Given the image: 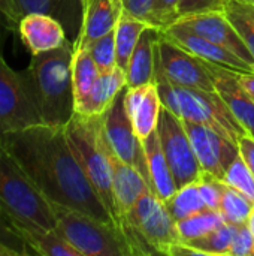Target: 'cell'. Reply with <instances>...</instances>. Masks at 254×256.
<instances>
[{
	"label": "cell",
	"mask_w": 254,
	"mask_h": 256,
	"mask_svg": "<svg viewBox=\"0 0 254 256\" xmlns=\"http://www.w3.org/2000/svg\"><path fill=\"white\" fill-rule=\"evenodd\" d=\"M0 146L21 165L51 204L117 225L70 148L64 128L34 124L6 134Z\"/></svg>",
	"instance_id": "cell-1"
},
{
	"label": "cell",
	"mask_w": 254,
	"mask_h": 256,
	"mask_svg": "<svg viewBox=\"0 0 254 256\" xmlns=\"http://www.w3.org/2000/svg\"><path fill=\"white\" fill-rule=\"evenodd\" d=\"M72 57L73 42L67 40L55 50L31 56L22 70L43 124L64 128L75 114Z\"/></svg>",
	"instance_id": "cell-2"
},
{
	"label": "cell",
	"mask_w": 254,
	"mask_h": 256,
	"mask_svg": "<svg viewBox=\"0 0 254 256\" xmlns=\"http://www.w3.org/2000/svg\"><path fill=\"white\" fill-rule=\"evenodd\" d=\"M67 141L73 150L79 165L82 166L93 189L120 226L112 194V150L103 134L102 116L87 117L73 114L64 126Z\"/></svg>",
	"instance_id": "cell-3"
},
{
	"label": "cell",
	"mask_w": 254,
	"mask_h": 256,
	"mask_svg": "<svg viewBox=\"0 0 254 256\" xmlns=\"http://www.w3.org/2000/svg\"><path fill=\"white\" fill-rule=\"evenodd\" d=\"M133 256L169 255L180 243L177 222L165 202L153 192L144 194L133 208L120 219Z\"/></svg>",
	"instance_id": "cell-4"
},
{
	"label": "cell",
	"mask_w": 254,
	"mask_h": 256,
	"mask_svg": "<svg viewBox=\"0 0 254 256\" xmlns=\"http://www.w3.org/2000/svg\"><path fill=\"white\" fill-rule=\"evenodd\" d=\"M156 82L163 106L181 120L208 126L237 146L238 140L247 134L217 92L187 88L162 78H157Z\"/></svg>",
	"instance_id": "cell-5"
},
{
	"label": "cell",
	"mask_w": 254,
	"mask_h": 256,
	"mask_svg": "<svg viewBox=\"0 0 254 256\" xmlns=\"http://www.w3.org/2000/svg\"><path fill=\"white\" fill-rule=\"evenodd\" d=\"M0 206L13 222L55 230L52 204L40 194L21 165L0 146Z\"/></svg>",
	"instance_id": "cell-6"
},
{
	"label": "cell",
	"mask_w": 254,
	"mask_h": 256,
	"mask_svg": "<svg viewBox=\"0 0 254 256\" xmlns=\"http://www.w3.org/2000/svg\"><path fill=\"white\" fill-rule=\"evenodd\" d=\"M52 208L57 231L81 256H133L120 226L102 222L75 208L55 204Z\"/></svg>",
	"instance_id": "cell-7"
},
{
	"label": "cell",
	"mask_w": 254,
	"mask_h": 256,
	"mask_svg": "<svg viewBox=\"0 0 254 256\" xmlns=\"http://www.w3.org/2000/svg\"><path fill=\"white\" fill-rule=\"evenodd\" d=\"M40 123L22 72L13 70L0 52V140L9 132Z\"/></svg>",
	"instance_id": "cell-8"
},
{
	"label": "cell",
	"mask_w": 254,
	"mask_h": 256,
	"mask_svg": "<svg viewBox=\"0 0 254 256\" xmlns=\"http://www.w3.org/2000/svg\"><path fill=\"white\" fill-rule=\"evenodd\" d=\"M157 78L187 88L216 92L208 63L162 36L160 30L157 39Z\"/></svg>",
	"instance_id": "cell-9"
},
{
	"label": "cell",
	"mask_w": 254,
	"mask_h": 256,
	"mask_svg": "<svg viewBox=\"0 0 254 256\" xmlns=\"http://www.w3.org/2000/svg\"><path fill=\"white\" fill-rule=\"evenodd\" d=\"M157 132L172 170L177 189L196 182L202 174V168L198 162L183 120L166 106H162Z\"/></svg>",
	"instance_id": "cell-10"
},
{
	"label": "cell",
	"mask_w": 254,
	"mask_h": 256,
	"mask_svg": "<svg viewBox=\"0 0 254 256\" xmlns=\"http://www.w3.org/2000/svg\"><path fill=\"white\" fill-rule=\"evenodd\" d=\"M124 92L117 96L108 111L102 116L105 138L114 152V154L123 162L135 166L150 182L147 158L144 152V142L138 138L132 122L124 108ZM151 184V182H150Z\"/></svg>",
	"instance_id": "cell-11"
},
{
	"label": "cell",
	"mask_w": 254,
	"mask_h": 256,
	"mask_svg": "<svg viewBox=\"0 0 254 256\" xmlns=\"http://www.w3.org/2000/svg\"><path fill=\"white\" fill-rule=\"evenodd\" d=\"M183 124L202 171L223 180L231 164L240 156L238 146L208 126L187 120H183Z\"/></svg>",
	"instance_id": "cell-12"
},
{
	"label": "cell",
	"mask_w": 254,
	"mask_h": 256,
	"mask_svg": "<svg viewBox=\"0 0 254 256\" xmlns=\"http://www.w3.org/2000/svg\"><path fill=\"white\" fill-rule=\"evenodd\" d=\"M160 34L207 63L222 66L235 72H254V66L247 63L235 52L226 50L225 46L216 42H211L210 39H205L193 33L192 30L180 24H172L160 30Z\"/></svg>",
	"instance_id": "cell-13"
},
{
	"label": "cell",
	"mask_w": 254,
	"mask_h": 256,
	"mask_svg": "<svg viewBox=\"0 0 254 256\" xmlns=\"http://www.w3.org/2000/svg\"><path fill=\"white\" fill-rule=\"evenodd\" d=\"M193 33L210 39L211 42H216L226 50L235 52L241 58H244L247 63L254 66L253 56L250 54L246 42L234 27V24L229 21L225 12H208V14H199V15H190L180 18L177 22Z\"/></svg>",
	"instance_id": "cell-14"
},
{
	"label": "cell",
	"mask_w": 254,
	"mask_h": 256,
	"mask_svg": "<svg viewBox=\"0 0 254 256\" xmlns=\"http://www.w3.org/2000/svg\"><path fill=\"white\" fill-rule=\"evenodd\" d=\"M162 98L157 82H150L124 92V108L138 138L144 142L159 124L162 112Z\"/></svg>",
	"instance_id": "cell-15"
},
{
	"label": "cell",
	"mask_w": 254,
	"mask_h": 256,
	"mask_svg": "<svg viewBox=\"0 0 254 256\" xmlns=\"http://www.w3.org/2000/svg\"><path fill=\"white\" fill-rule=\"evenodd\" d=\"M16 33L31 56L55 50L69 40L63 24L46 14L22 15L18 22Z\"/></svg>",
	"instance_id": "cell-16"
},
{
	"label": "cell",
	"mask_w": 254,
	"mask_h": 256,
	"mask_svg": "<svg viewBox=\"0 0 254 256\" xmlns=\"http://www.w3.org/2000/svg\"><path fill=\"white\" fill-rule=\"evenodd\" d=\"M208 68L214 76L216 92L229 106L244 130L254 136V98L240 82V72L211 63H208Z\"/></svg>",
	"instance_id": "cell-17"
},
{
	"label": "cell",
	"mask_w": 254,
	"mask_h": 256,
	"mask_svg": "<svg viewBox=\"0 0 254 256\" xmlns=\"http://www.w3.org/2000/svg\"><path fill=\"white\" fill-rule=\"evenodd\" d=\"M121 15V0H82V21L73 48H87L91 42L115 30Z\"/></svg>",
	"instance_id": "cell-18"
},
{
	"label": "cell",
	"mask_w": 254,
	"mask_h": 256,
	"mask_svg": "<svg viewBox=\"0 0 254 256\" xmlns=\"http://www.w3.org/2000/svg\"><path fill=\"white\" fill-rule=\"evenodd\" d=\"M112 162V194H114V206L117 212L118 222L123 216H126L138 200L151 190L150 182L139 172L135 166L118 159L114 152L111 154Z\"/></svg>",
	"instance_id": "cell-19"
},
{
	"label": "cell",
	"mask_w": 254,
	"mask_h": 256,
	"mask_svg": "<svg viewBox=\"0 0 254 256\" xmlns=\"http://www.w3.org/2000/svg\"><path fill=\"white\" fill-rule=\"evenodd\" d=\"M126 72L115 66L108 72H100L88 94L75 105V112L87 117L103 116L117 96L126 88Z\"/></svg>",
	"instance_id": "cell-20"
},
{
	"label": "cell",
	"mask_w": 254,
	"mask_h": 256,
	"mask_svg": "<svg viewBox=\"0 0 254 256\" xmlns=\"http://www.w3.org/2000/svg\"><path fill=\"white\" fill-rule=\"evenodd\" d=\"M157 39H159V28L148 26L142 32L126 69L127 88L156 82Z\"/></svg>",
	"instance_id": "cell-21"
},
{
	"label": "cell",
	"mask_w": 254,
	"mask_h": 256,
	"mask_svg": "<svg viewBox=\"0 0 254 256\" xmlns=\"http://www.w3.org/2000/svg\"><path fill=\"white\" fill-rule=\"evenodd\" d=\"M16 14L21 20L27 14H46L57 18L69 40L75 42L82 21V0H13Z\"/></svg>",
	"instance_id": "cell-22"
},
{
	"label": "cell",
	"mask_w": 254,
	"mask_h": 256,
	"mask_svg": "<svg viewBox=\"0 0 254 256\" xmlns=\"http://www.w3.org/2000/svg\"><path fill=\"white\" fill-rule=\"evenodd\" d=\"M144 152L147 158L151 190L163 202H166L177 192V186H175L172 170L163 152L157 129L144 141Z\"/></svg>",
	"instance_id": "cell-23"
},
{
	"label": "cell",
	"mask_w": 254,
	"mask_h": 256,
	"mask_svg": "<svg viewBox=\"0 0 254 256\" xmlns=\"http://www.w3.org/2000/svg\"><path fill=\"white\" fill-rule=\"evenodd\" d=\"M13 222V220H12ZM22 237L28 255L40 256H81V254L55 230H43L13 222Z\"/></svg>",
	"instance_id": "cell-24"
},
{
	"label": "cell",
	"mask_w": 254,
	"mask_h": 256,
	"mask_svg": "<svg viewBox=\"0 0 254 256\" xmlns=\"http://www.w3.org/2000/svg\"><path fill=\"white\" fill-rule=\"evenodd\" d=\"M235 225L225 222L217 230L189 242H180L174 246L171 256H228Z\"/></svg>",
	"instance_id": "cell-25"
},
{
	"label": "cell",
	"mask_w": 254,
	"mask_h": 256,
	"mask_svg": "<svg viewBox=\"0 0 254 256\" xmlns=\"http://www.w3.org/2000/svg\"><path fill=\"white\" fill-rule=\"evenodd\" d=\"M142 20L133 18L121 12L117 26H115V52H117V66L124 72L127 69L130 56L142 34V32L148 27Z\"/></svg>",
	"instance_id": "cell-26"
},
{
	"label": "cell",
	"mask_w": 254,
	"mask_h": 256,
	"mask_svg": "<svg viewBox=\"0 0 254 256\" xmlns=\"http://www.w3.org/2000/svg\"><path fill=\"white\" fill-rule=\"evenodd\" d=\"M100 70L87 48H73L72 57V82L75 105L79 104L94 86Z\"/></svg>",
	"instance_id": "cell-27"
},
{
	"label": "cell",
	"mask_w": 254,
	"mask_h": 256,
	"mask_svg": "<svg viewBox=\"0 0 254 256\" xmlns=\"http://www.w3.org/2000/svg\"><path fill=\"white\" fill-rule=\"evenodd\" d=\"M225 224V219L219 210L205 208L193 216H189L183 220L177 222V231L180 236V242H189L199 238Z\"/></svg>",
	"instance_id": "cell-28"
},
{
	"label": "cell",
	"mask_w": 254,
	"mask_h": 256,
	"mask_svg": "<svg viewBox=\"0 0 254 256\" xmlns=\"http://www.w3.org/2000/svg\"><path fill=\"white\" fill-rule=\"evenodd\" d=\"M165 206L169 210L171 216L175 219V222L183 220L207 208L196 182L186 184L181 189H177V192L165 202Z\"/></svg>",
	"instance_id": "cell-29"
},
{
	"label": "cell",
	"mask_w": 254,
	"mask_h": 256,
	"mask_svg": "<svg viewBox=\"0 0 254 256\" xmlns=\"http://www.w3.org/2000/svg\"><path fill=\"white\" fill-rule=\"evenodd\" d=\"M253 207L254 204L249 198H246L241 192H238L237 189H234L225 183L223 194H222V202H220V208H219L225 222L235 225V226L247 224Z\"/></svg>",
	"instance_id": "cell-30"
},
{
	"label": "cell",
	"mask_w": 254,
	"mask_h": 256,
	"mask_svg": "<svg viewBox=\"0 0 254 256\" xmlns=\"http://www.w3.org/2000/svg\"><path fill=\"white\" fill-rule=\"evenodd\" d=\"M225 14L246 42L254 60V16L247 4L240 0H225Z\"/></svg>",
	"instance_id": "cell-31"
},
{
	"label": "cell",
	"mask_w": 254,
	"mask_h": 256,
	"mask_svg": "<svg viewBox=\"0 0 254 256\" xmlns=\"http://www.w3.org/2000/svg\"><path fill=\"white\" fill-rule=\"evenodd\" d=\"M223 182L241 192L246 198H249L254 204V174L247 166V164L243 160L241 156H238L231 166L228 168Z\"/></svg>",
	"instance_id": "cell-32"
},
{
	"label": "cell",
	"mask_w": 254,
	"mask_h": 256,
	"mask_svg": "<svg viewBox=\"0 0 254 256\" xmlns=\"http://www.w3.org/2000/svg\"><path fill=\"white\" fill-rule=\"evenodd\" d=\"M90 56L93 57L96 66L100 72H108L117 66V52H115V30L99 38L87 46Z\"/></svg>",
	"instance_id": "cell-33"
},
{
	"label": "cell",
	"mask_w": 254,
	"mask_h": 256,
	"mask_svg": "<svg viewBox=\"0 0 254 256\" xmlns=\"http://www.w3.org/2000/svg\"><path fill=\"white\" fill-rule=\"evenodd\" d=\"M0 244L12 249L18 256H30L27 246L19 236L18 230L15 228L12 219L0 206Z\"/></svg>",
	"instance_id": "cell-34"
},
{
	"label": "cell",
	"mask_w": 254,
	"mask_h": 256,
	"mask_svg": "<svg viewBox=\"0 0 254 256\" xmlns=\"http://www.w3.org/2000/svg\"><path fill=\"white\" fill-rule=\"evenodd\" d=\"M196 184H198L199 194H201L207 208L219 210L220 208V202H222L223 186H225L223 180H220V178H217V177L202 171V174L196 180Z\"/></svg>",
	"instance_id": "cell-35"
},
{
	"label": "cell",
	"mask_w": 254,
	"mask_h": 256,
	"mask_svg": "<svg viewBox=\"0 0 254 256\" xmlns=\"http://www.w3.org/2000/svg\"><path fill=\"white\" fill-rule=\"evenodd\" d=\"M178 2L180 0H154L150 10L148 24L159 30H163L177 22Z\"/></svg>",
	"instance_id": "cell-36"
},
{
	"label": "cell",
	"mask_w": 254,
	"mask_h": 256,
	"mask_svg": "<svg viewBox=\"0 0 254 256\" xmlns=\"http://www.w3.org/2000/svg\"><path fill=\"white\" fill-rule=\"evenodd\" d=\"M208 12H225V0H180L177 8L178 20Z\"/></svg>",
	"instance_id": "cell-37"
},
{
	"label": "cell",
	"mask_w": 254,
	"mask_h": 256,
	"mask_svg": "<svg viewBox=\"0 0 254 256\" xmlns=\"http://www.w3.org/2000/svg\"><path fill=\"white\" fill-rule=\"evenodd\" d=\"M228 256H254V238L247 224L235 226Z\"/></svg>",
	"instance_id": "cell-38"
},
{
	"label": "cell",
	"mask_w": 254,
	"mask_h": 256,
	"mask_svg": "<svg viewBox=\"0 0 254 256\" xmlns=\"http://www.w3.org/2000/svg\"><path fill=\"white\" fill-rule=\"evenodd\" d=\"M154 0H121V12L148 24L150 10Z\"/></svg>",
	"instance_id": "cell-39"
},
{
	"label": "cell",
	"mask_w": 254,
	"mask_h": 256,
	"mask_svg": "<svg viewBox=\"0 0 254 256\" xmlns=\"http://www.w3.org/2000/svg\"><path fill=\"white\" fill-rule=\"evenodd\" d=\"M238 150H240V156L243 158V160L247 164V166L250 168V171L254 174V136L250 134H244L240 140H238Z\"/></svg>",
	"instance_id": "cell-40"
},
{
	"label": "cell",
	"mask_w": 254,
	"mask_h": 256,
	"mask_svg": "<svg viewBox=\"0 0 254 256\" xmlns=\"http://www.w3.org/2000/svg\"><path fill=\"white\" fill-rule=\"evenodd\" d=\"M0 14L7 21L9 28L16 30L18 22H19V16L16 14V8H15L13 0H0Z\"/></svg>",
	"instance_id": "cell-41"
},
{
	"label": "cell",
	"mask_w": 254,
	"mask_h": 256,
	"mask_svg": "<svg viewBox=\"0 0 254 256\" xmlns=\"http://www.w3.org/2000/svg\"><path fill=\"white\" fill-rule=\"evenodd\" d=\"M4 28H9L7 26V21L4 20V16L0 14V46H1V42H3V34H4Z\"/></svg>",
	"instance_id": "cell-42"
},
{
	"label": "cell",
	"mask_w": 254,
	"mask_h": 256,
	"mask_svg": "<svg viewBox=\"0 0 254 256\" xmlns=\"http://www.w3.org/2000/svg\"><path fill=\"white\" fill-rule=\"evenodd\" d=\"M0 256H18L12 249H9V248H6V246H3V244H0Z\"/></svg>",
	"instance_id": "cell-43"
},
{
	"label": "cell",
	"mask_w": 254,
	"mask_h": 256,
	"mask_svg": "<svg viewBox=\"0 0 254 256\" xmlns=\"http://www.w3.org/2000/svg\"><path fill=\"white\" fill-rule=\"evenodd\" d=\"M247 225H249V228H250V231H252V234H253V238H254V207H253V210H252V213H250L249 220H247Z\"/></svg>",
	"instance_id": "cell-44"
},
{
	"label": "cell",
	"mask_w": 254,
	"mask_h": 256,
	"mask_svg": "<svg viewBox=\"0 0 254 256\" xmlns=\"http://www.w3.org/2000/svg\"><path fill=\"white\" fill-rule=\"evenodd\" d=\"M240 2H244V3H247L250 6H254V0H240Z\"/></svg>",
	"instance_id": "cell-45"
},
{
	"label": "cell",
	"mask_w": 254,
	"mask_h": 256,
	"mask_svg": "<svg viewBox=\"0 0 254 256\" xmlns=\"http://www.w3.org/2000/svg\"><path fill=\"white\" fill-rule=\"evenodd\" d=\"M247 4V3H246ZM247 8H249V10H250V14L254 16V6H250V4H247Z\"/></svg>",
	"instance_id": "cell-46"
}]
</instances>
